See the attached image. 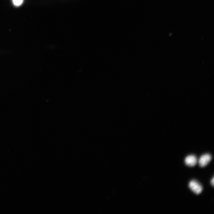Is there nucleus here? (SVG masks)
Instances as JSON below:
<instances>
[{"instance_id":"nucleus-1","label":"nucleus","mask_w":214,"mask_h":214,"mask_svg":"<svg viewBox=\"0 0 214 214\" xmlns=\"http://www.w3.org/2000/svg\"><path fill=\"white\" fill-rule=\"evenodd\" d=\"M189 185L190 189L196 194H199L202 191V186L196 181L193 180L191 181Z\"/></svg>"},{"instance_id":"nucleus-2","label":"nucleus","mask_w":214,"mask_h":214,"mask_svg":"<svg viewBox=\"0 0 214 214\" xmlns=\"http://www.w3.org/2000/svg\"><path fill=\"white\" fill-rule=\"evenodd\" d=\"M211 159V156L208 154L202 155L200 158L198 163L199 165L202 167L206 166L210 162Z\"/></svg>"},{"instance_id":"nucleus-3","label":"nucleus","mask_w":214,"mask_h":214,"mask_svg":"<svg viewBox=\"0 0 214 214\" xmlns=\"http://www.w3.org/2000/svg\"><path fill=\"white\" fill-rule=\"evenodd\" d=\"M197 160L194 155H191L188 156L185 158V162L186 164L189 167H194L197 164Z\"/></svg>"},{"instance_id":"nucleus-4","label":"nucleus","mask_w":214,"mask_h":214,"mask_svg":"<svg viewBox=\"0 0 214 214\" xmlns=\"http://www.w3.org/2000/svg\"><path fill=\"white\" fill-rule=\"evenodd\" d=\"M14 5L16 7H19L23 3L24 0H12Z\"/></svg>"},{"instance_id":"nucleus-5","label":"nucleus","mask_w":214,"mask_h":214,"mask_svg":"<svg viewBox=\"0 0 214 214\" xmlns=\"http://www.w3.org/2000/svg\"><path fill=\"white\" fill-rule=\"evenodd\" d=\"M211 183L213 186H214V178L213 177L211 181Z\"/></svg>"}]
</instances>
